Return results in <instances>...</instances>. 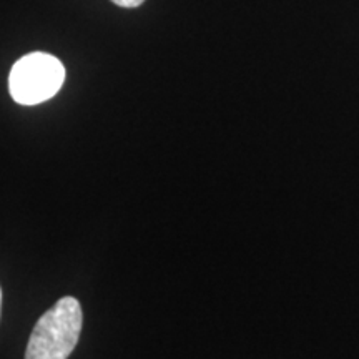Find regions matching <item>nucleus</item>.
<instances>
[{"mask_svg": "<svg viewBox=\"0 0 359 359\" xmlns=\"http://www.w3.org/2000/svg\"><path fill=\"white\" fill-rule=\"evenodd\" d=\"M82 323L79 299L72 296L60 298L35 323L25 359H67L77 346Z\"/></svg>", "mask_w": 359, "mask_h": 359, "instance_id": "nucleus-1", "label": "nucleus"}, {"mask_svg": "<svg viewBox=\"0 0 359 359\" xmlns=\"http://www.w3.org/2000/svg\"><path fill=\"white\" fill-rule=\"evenodd\" d=\"M65 80L62 62L43 52L22 57L8 75V90L13 100L20 105H37L50 100Z\"/></svg>", "mask_w": 359, "mask_h": 359, "instance_id": "nucleus-2", "label": "nucleus"}, {"mask_svg": "<svg viewBox=\"0 0 359 359\" xmlns=\"http://www.w3.org/2000/svg\"><path fill=\"white\" fill-rule=\"evenodd\" d=\"M111 2L116 4V6L120 7H127V8H133V7H138L142 6L145 0H111Z\"/></svg>", "mask_w": 359, "mask_h": 359, "instance_id": "nucleus-3", "label": "nucleus"}, {"mask_svg": "<svg viewBox=\"0 0 359 359\" xmlns=\"http://www.w3.org/2000/svg\"><path fill=\"white\" fill-rule=\"evenodd\" d=\"M0 311H2V288H0Z\"/></svg>", "mask_w": 359, "mask_h": 359, "instance_id": "nucleus-4", "label": "nucleus"}]
</instances>
